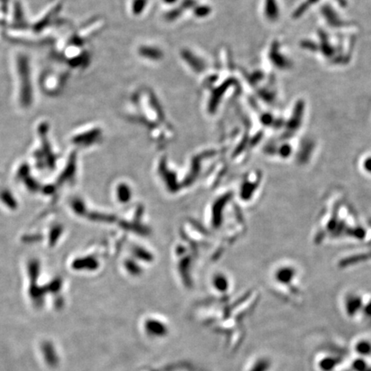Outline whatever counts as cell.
Segmentation results:
<instances>
[{
  "label": "cell",
  "mask_w": 371,
  "mask_h": 371,
  "mask_svg": "<svg viewBox=\"0 0 371 371\" xmlns=\"http://www.w3.org/2000/svg\"><path fill=\"white\" fill-rule=\"evenodd\" d=\"M139 53L143 59L149 61H159L163 58L162 50L153 45L141 46L139 49Z\"/></svg>",
  "instance_id": "obj_1"
},
{
  "label": "cell",
  "mask_w": 371,
  "mask_h": 371,
  "mask_svg": "<svg viewBox=\"0 0 371 371\" xmlns=\"http://www.w3.org/2000/svg\"><path fill=\"white\" fill-rule=\"evenodd\" d=\"M148 0H132V13L134 16L142 15L147 8Z\"/></svg>",
  "instance_id": "obj_2"
},
{
  "label": "cell",
  "mask_w": 371,
  "mask_h": 371,
  "mask_svg": "<svg viewBox=\"0 0 371 371\" xmlns=\"http://www.w3.org/2000/svg\"><path fill=\"white\" fill-rule=\"evenodd\" d=\"M356 353L362 355H368L371 353V344L367 341L358 342L356 346Z\"/></svg>",
  "instance_id": "obj_3"
},
{
  "label": "cell",
  "mask_w": 371,
  "mask_h": 371,
  "mask_svg": "<svg viewBox=\"0 0 371 371\" xmlns=\"http://www.w3.org/2000/svg\"><path fill=\"white\" fill-rule=\"evenodd\" d=\"M269 363L266 360L258 361L257 363L255 364L254 367L251 369L250 371H266L269 368Z\"/></svg>",
  "instance_id": "obj_4"
},
{
  "label": "cell",
  "mask_w": 371,
  "mask_h": 371,
  "mask_svg": "<svg viewBox=\"0 0 371 371\" xmlns=\"http://www.w3.org/2000/svg\"><path fill=\"white\" fill-rule=\"evenodd\" d=\"M162 2L163 3V4L169 5V4H176L177 2V0H162Z\"/></svg>",
  "instance_id": "obj_5"
}]
</instances>
